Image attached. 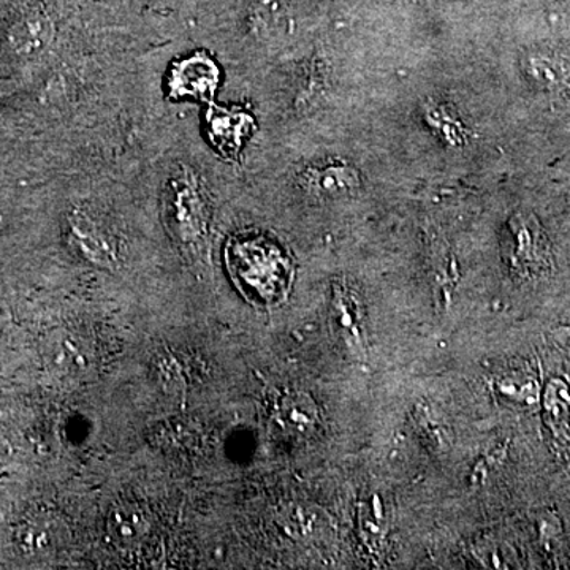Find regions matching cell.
I'll use <instances>...</instances> for the list:
<instances>
[{"instance_id": "cell-1", "label": "cell", "mask_w": 570, "mask_h": 570, "mask_svg": "<svg viewBox=\"0 0 570 570\" xmlns=\"http://www.w3.org/2000/svg\"><path fill=\"white\" fill-rule=\"evenodd\" d=\"M70 540L69 521L61 510L43 501L20 509L7 530V549L26 568H40L59 560Z\"/></svg>"}, {"instance_id": "cell-2", "label": "cell", "mask_w": 570, "mask_h": 570, "mask_svg": "<svg viewBox=\"0 0 570 570\" xmlns=\"http://www.w3.org/2000/svg\"><path fill=\"white\" fill-rule=\"evenodd\" d=\"M55 37V14L47 0H10L0 11V67L40 61Z\"/></svg>"}, {"instance_id": "cell-3", "label": "cell", "mask_w": 570, "mask_h": 570, "mask_svg": "<svg viewBox=\"0 0 570 570\" xmlns=\"http://www.w3.org/2000/svg\"><path fill=\"white\" fill-rule=\"evenodd\" d=\"M234 266L243 283L265 298L283 294L291 279V265L276 246L264 239H247L235 246Z\"/></svg>"}, {"instance_id": "cell-4", "label": "cell", "mask_w": 570, "mask_h": 570, "mask_svg": "<svg viewBox=\"0 0 570 570\" xmlns=\"http://www.w3.org/2000/svg\"><path fill=\"white\" fill-rule=\"evenodd\" d=\"M67 239L75 253L102 268H115L119 261L115 236L97 217L75 208L67 214Z\"/></svg>"}, {"instance_id": "cell-5", "label": "cell", "mask_w": 570, "mask_h": 570, "mask_svg": "<svg viewBox=\"0 0 570 570\" xmlns=\"http://www.w3.org/2000/svg\"><path fill=\"white\" fill-rule=\"evenodd\" d=\"M176 227L186 242H197L206 230L208 205L200 179L193 171L184 170L171 183Z\"/></svg>"}, {"instance_id": "cell-6", "label": "cell", "mask_w": 570, "mask_h": 570, "mask_svg": "<svg viewBox=\"0 0 570 570\" xmlns=\"http://www.w3.org/2000/svg\"><path fill=\"white\" fill-rule=\"evenodd\" d=\"M219 78V69L208 56L194 55L176 63L170 73L168 88L176 99L193 97L209 100L216 92Z\"/></svg>"}, {"instance_id": "cell-7", "label": "cell", "mask_w": 570, "mask_h": 570, "mask_svg": "<svg viewBox=\"0 0 570 570\" xmlns=\"http://www.w3.org/2000/svg\"><path fill=\"white\" fill-rule=\"evenodd\" d=\"M512 230L515 239L513 266L521 272V275H539L549 265V246L538 220L519 214L513 217Z\"/></svg>"}, {"instance_id": "cell-8", "label": "cell", "mask_w": 570, "mask_h": 570, "mask_svg": "<svg viewBox=\"0 0 570 570\" xmlns=\"http://www.w3.org/2000/svg\"><path fill=\"white\" fill-rule=\"evenodd\" d=\"M254 122L249 115L239 110H224L213 105L208 111L209 137L224 156H238L243 141L250 134Z\"/></svg>"}, {"instance_id": "cell-9", "label": "cell", "mask_w": 570, "mask_h": 570, "mask_svg": "<svg viewBox=\"0 0 570 570\" xmlns=\"http://www.w3.org/2000/svg\"><path fill=\"white\" fill-rule=\"evenodd\" d=\"M108 532L119 549H137L148 539L151 521L137 505L121 504L112 509L108 517Z\"/></svg>"}, {"instance_id": "cell-10", "label": "cell", "mask_w": 570, "mask_h": 570, "mask_svg": "<svg viewBox=\"0 0 570 570\" xmlns=\"http://www.w3.org/2000/svg\"><path fill=\"white\" fill-rule=\"evenodd\" d=\"M277 420L288 433L306 436L318 423L316 403L306 393H291L277 407Z\"/></svg>"}, {"instance_id": "cell-11", "label": "cell", "mask_w": 570, "mask_h": 570, "mask_svg": "<svg viewBox=\"0 0 570 570\" xmlns=\"http://www.w3.org/2000/svg\"><path fill=\"white\" fill-rule=\"evenodd\" d=\"M307 186L321 195H337L355 189L358 174L351 167H324L306 175Z\"/></svg>"}, {"instance_id": "cell-12", "label": "cell", "mask_w": 570, "mask_h": 570, "mask_svg": "<svg viewBox=\"0 0 570 570\" xmlns=\"http://www.w3.org/2000/svg\"><path fill=\"white\" fill-rule=\"evenodd\" d=\"M531 77L547 88H570V63L547 56H532L528 61Z\"/></svg>"}, {"instance_id": "cell-13", "label": "cell", "mask_w": 570, "mask_h": 570, "mask_svg": "<svg viewBox=\"0 0 570 570\" xmlns=\"http://www.w3.org/2000/svg\"><path fill=\"white\" fill-rule=\"evenodd\" d=\"M336 322L352 347H360L362 335L358 330V307L354 294L341 288L336 294Z\"/></svg>"}]
</instances>
